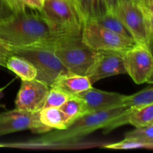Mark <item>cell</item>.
I'll return each instance as SVG.
<instances>
[{
    "instance_id": "obj_1",
    "label": "cell",
    "mask_w": 153,
    "mask_h": 153,
    "mask_svg": "<svg viewBox=\"0 0 153 153\" xmlns=\"http://www.w3.org/2000/svg\"><path fill=\"white\" fill-rule=\"evenodd\" d=\"M27 6L0 22V40L13 48L51 46L58 37L69 33Z\"/></svg>"
},
{
    "instance_id": "obj_2",
    "label": "cell",
    "mask_w": 153,
    "mask_h": 153,
    "mask_svg": "<svg viewBox=\"0 0 153 153\" xmlns=\"http://www.w3.org/2000/svg\"><path fill=\"white\" fill-rule=\"evenodd\" d=\"M127 109L118 106L107 110L86 114L73 121L66 129L57 130L29 142L20 144L25 147H48L70 145L95 130L102 128L111 120Z\"/></svg>"
},
{
    "instance_id": "obj_3",
    "label": "cell",
    "mask_w": 153,
    "mask_h": 153,
    "mask_svg": "<svg viewBox=\"0 0 153 153\" xmlns=\"http://www.w3.org/2000/svg\"><path fill=\"white\" fill-rule=\"evenodd\" d=\"M51 47L68 72L81 76H86L98 53L82 41V34L60 36Z\"/></svg>"
},
{
    "instance_id": "obj_4",
    "label": "cell",
    "mask_w": 153,
    "mask_h": 153,
    "mask_svg": "<svg viewBox=\"0 0 153 153\" xmlns=\"http://www.w3.org/2000/svg\"><path fill=\"white\" fill-rule=\"evenodd\" d=\"M13 55L28 60L37 70L35 79L51 86L61 75L68 73L51 46L13 48Z\"/></svg>"
},
{
    "instance_id": "obj_5",
    "label": "cell",
    "mask_w": 153,
    "mask_h": 153,
    "mask_svg": "<svg viewBox=\"0 0 153 153\" xmlns=\"http://www.w3.org/2000/svg\"><path fill=\"white\" fill-rule=\"evenodd\" d=\"M82 41L96 51L124 52L136 44L131 38L114 32L95 21H87L82 29Z\"/></svg>"
},
{
    "instance_id": "obj_6",
    "label": "cell",
    "mask_w": 153,
    "mask_h": 153,
    "mask_svg": "<svg viewBox=\"0 0 153 153\" xmlns=\"http://www.w3.org/2000/svg\"><path fill=\"white\" fill-rule=\"evenodd\" d=\"M128 29L137 44L152 49L153 34L148 28L146 17L138 4L132 0H119L114 13Z\"/></svg>"
},
{
    "instance_id": "obj_7",
    "label": "cell",
    "mask_w": 153,
    "mask_h": 153,
    "mask_svg": "<svg viewBox=\"0 0 153 153\" xmlns=\"http://www.w3.org/2000/svg\"><path fill=\"white\" fill-rule=\"evenodd\" d=\"M40 15L69 34H82L83 19L71 0H44Z\"/></svg>"
},
{
    "instance_id": "obj_8",
    "label": "cell",
    "mask_w": 153,
    "mask_h": 153,
    "mask_svg": "<svg viewBox=\"0 0 153 153\" xmlns=\"http://www.w3.org/2000/svg\"><path fill=\"white\" fill-rule=\"evenodd\" d=\"M126 73L137 85L153 82L152 49L147 46L137 44L123 53Z\"/></svg>"
},
{
    "instance_id": "obj_9",
    "label": "cell",
    "mask_w": 153,
    "mask_h": 153,
    "mask_svg": "<svg viewBox=\"0 0 153 153\" xmlns=\"http://www.w3.org/2000/svg\"><path fill=\"white\" fill-rule=\"evenodd\" d=\"M39 112H28L15 108L0 114V137L28 129L34 134H43L52 128L41 123Z\"/></svg>"
},
{
    "instance_id": "obj_10",
    "label": "cell",
    "mask_w": 153,
    "mask_h": 153,
    "mask_svg": "<svg viewBox=\"0 0 153 153\" xmlns=\"http://www.w3.org/2000/svg\"><path fill=\"white\" fill-rule=\"evenodd\" d=\"M49 89L47 84L36 79L22 81L15 100V108L28 112L40 111Z\"/></svg>"
},
{
    "instance_id": "obj_11",
    "label": "cell",
    "mask_w": 153,
    "mask_h": 153,
    "mask_svg": "<svg viewBox=\"0 0 153 153\" xmlns=\"http://www.w3.org/2000/svg\"><path fill=\"white\" fill-rule=\"evenodd\" d=\"M123 53L115 51H99L86 74L91 84L110 76L126 74Z\"/></svg>"
},
{
    "instance_id": "obj_12",
    "label": "cell",
    "mask_w": 153,
    "mask_h": 153,
    "mask_svg": "<svg viewBox=\"0 0 153 153\" xmlns=\"http://www.w3.org/2000/svg\"><path fill=\"white\" fill-rule=\"evenodd\" d=\"M75 96L84 100L88 113L121 106V103L125 97V95L119 93L101 91L93 87Z\"/></svg>"
},
{
    "instance_id": "obj_13",
    "label": "cell",
    "mask_w": 153,
    "mask_h": 153,
    "mask_svg": "<svg viewBox=\"0 0 153 153\" xmlns=\"http://www.w3.org/2000/svg\"><path fill=\"white\" fill-rule=\"evenodd\" d=\"M50 87L58 88L72 97L91 88L92 84L88 76L68 72L58 76Z\"/></svg>"
},
{
    "instance_id": "obj_14",
    "label": "cell",
    "mask_w": 153,
    "mask_h": 153,
    "mask_svg": "<svg viewBox=\"0 0 153 153\" xmlns=\"http://www.w3.org/2000/svg\"><path fill=\"white\" fill-rule=\"evenodd\" d=\"M39 115L42 123L52 130H64L73 123L59 108H43L39 112Z\"/></svg>"
},
{
    "instance_id": "obj_15",
    "label": "cell",
    "mask_w": 153,
    "mask_h": 153,
    "mask_svg": "<svg viewBox=\"0 0 153 153\" xmlns=\"http://www.w3.org/2000/svg\"><path fill=\"white\" fill-rule=\"evenodd\" d=\"M82 16L83 22L95 20L107 13L103 0H71Z\"/></svg>"
},
{
    "instance_id": "obj_16",
    "label": "cell",
    "mask_w": 153,
    "mask_h": 153,
    "mask_svg": "<svg viewBox=\"0 0 153 153\" xmlns=\"http://www.w3.org/2000/svg\"><path fill=\"white\" fill-rule=\"evenodd\" d=\"M6 68L13 72L22 81L32 80L37 76V70L33 64L28 60L16 55L9 57Z\"/></svg>"
},
{
    "instance_id": "obj_17",
    "label": "cell",
    "mask_w": 153,
    "mask_h": 153,
    "mask_svg": "<svg viewBox=\"0 0 153 153\" xmlns=\"http://www.w3.org/2000/svg\"><path fill=\"white\" fill-rule=\"evenodd\" d=\"M151 104H153V87L152 85L132 95H125L121 106L126 108H139Z\"/></svg>"
},
{
    "instance_id": "obj_18",
    "label": "cell",
    "mask_w": 153,
    "mask_h": 153,
    "mask_svg": "<svg viewBox=\"0 0 153 153\" xmlns=\"http://www.w3.org/2000/svg\"><path fill=\"white\" fill-rule=\"evenodd\" d=\"M59 108L70 117L72 122L88 114L84 100L77 96L70 97Z\"/></svg>"
},
{
    "instance_id": "obj_19",
    "label": "cell",
    "mask_w": 153,
    "mask_h": 153,
    "mask_svg": "<svg viewBox=\"0 0 153 153\" xmlns=\"http://www.w3.org/2000/svg\"><path fill=\"white\" fill-rule=\"evenodd\" d=\"M93 21H95L97 23L102 25L105 28H108V29L111 30V31H114L117 34H119L123 37H128V38L133 39L128 29L126 28L123 23L120 20L119 18L114 13L107 12L102 16H100L95 20Z\"/></svg>"
},
{
    "instance_id": "obj_20",
    "label": "cell",
    "mask_w": 153,
    "mask_h": 153,
    "mask_svg": "<svg viewBox=\"0 0 153 153\" xmlns=\"http://www.w3.org/2000/svg\"><path fill=\"white\" fill-rule=\"evenodd\" d=\"M128 124L135 128L153 124V104L133 111L128 116Z\"/></svg>"
},
{
    "instance_id": "obj_21",
    "label": "cell",
    "mask_w": 153,
    "mask_h": 153,
    "mask_svg": "<svg viewBox=\"0 0 153 153\" xmlns=\"http://www.w3.org/2000/svg\"><path fill=\"white\" fill-rule=\"evenodd\" d=\"M125 139L153 145V124L146 126L136 127L135 129L126 134Z\"/></svg>"
},
{
    "instance_id": "obj_22",
    "label": "cell",
    "mask_w": 153,
    "mask_h": 153,
    "mask_svg": "<svg viewBox=\"0 0 153 153\" xmlns=\"http://www.w3.org/2000/svg\"><path fill=\"white\" fill-rule=\"evenodd\" d=\"M70 97V96L61 91V90L54 87H50V89L43 104V108H60Z\"/></svg>"
},
{
    "instance_id": "obj_23",
    "label": "cell",
    "mask_w": 153,
    "mask_h": 153,
    "mask_svg": "<svg viewBox=\"0 0 153 153\" xmlns=\"http://www.w3.org/2000/svg\"><path fill=\"white\" fill-rule=\"evenodd\" d=\"M23 6L25 5L19 0H0V22L10 17Z\"/></svg>"
},
{
    "instance_id": "obj_24",
    "label": "cell",
    "mask_w": 153,
    "mask_h": 153,
    "mask_svg": "<svg viewBox=\"0 0 153 153\" xmlns=\"http://www.w3.org/2000/svg\"><path fill=\"white\" fill-rule=\"evenodd\" d=\"M153 145L146 144V143H140L136 140L124 139L123 140L118 143H112L105 146V148L114 149H152Z\"/></svg>"
},
{
    "instance_id": "obj_25",
    "label": "cell",
    "mask_w": 153,
    "mask_h": 153,
    "mask_svg": "<svg viewBox=\"0 0 153 153\" xmlns=\"http://www.w3.org/2000/svg\"><path fill=\"white\" fill-rule=\"evenodd\" d=\"M13 55L10 46L0 40V66L6 67V63L9 57Z\"/></svg>"
},
{
    "instance_id": "obj_26",
    "label": "cell",
    "mask_w": 153,
    "mask_h": 153,
    "mask_svg": "<svg viewBox=\"0 0 153 153\" xmlns=\"http://www.w3.org/2000/svg\"><path fill=\"white\" fill-rule=\"evenodd\" d=\"M28 7L36 10H40L43 5L44 0H19Z\"/></svg>"
},
{
    "instance_id": "obj_27",
    "label": "cell",
    "mask_w": 153,
    "mask_h": 153,
    "mask_svg": "<svg viewBox=\"0 0 153 153\" xmlns=\"http://www.w3.org/2000/svg\"><path fill=\"white\" fill-rule=\"evenodd\" d=\"M118 1L119 0H103L106 8H107V11L110 12V13H114Z\"/></svg>"
},
{
    "instance_id": "obj_28",
    "label": "cell",
    "mask_w": 153,
    "mask_h": 153,
    "mask_svg": "<svg viewBox=\"0 0 153 153\" xmlns=\"http://www.w3.org/2000/svg\"><path fill=\"white\" fill-rule=\"evenodd\" d=\"M8 85H9V84H8ZM8 85H6V86L3 87V88H0V99H1V94H2L3 91H4V90L5 89V88H7V86H8ZM0 107H3V106L1 105H0Z\"/></svg>"
},
{
    "instance_id": "obj_29",
    "label": "cell",
    "mask_w": 153,
    "mask_h": 153,
    "mask_svg": "<svg viewBox=\"0 0 153 153\" xmlns=\"http://www.w3.org/2000/svg\"><path fill=\"white\" fill-rule=\"evenodd\" d=\"M132 1H135V2H143V1H153V0H132Z\"/></svg>"
}]
</instances>
